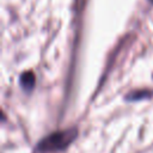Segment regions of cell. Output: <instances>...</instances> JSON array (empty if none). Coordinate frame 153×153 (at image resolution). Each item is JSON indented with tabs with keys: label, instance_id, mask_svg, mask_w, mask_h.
I'll use <instances>...</instances> for the list:
<instances>
[{
	"label": "cell",
	"instance_id": "1",
	"mask_svg": "<svg viewBox=\"0 0 153 153\" xmlns=\"http://www.w3.org/2000/svg\"><path fill=\"white\" fill-rule=\"evenodd\" d=\"M78 131L75 129H68V130H61L55 131L47 137H44L37 146V149L41 152H54V151H61L66 148L76 136Z\"/></svg>",
	"mask_w": 153,
	"mask_h": 153
},
{
	"label": "cell",
	"instance_id": "2",
	"mask_svg": "<svg viewBox=\"0 0 153 153\" xmlns=\"http://www.w3.org/2000/svg\"><path fill=\"white\" fill-rule=\"evenodd\" d=\"M20 82H22V86L25 88V90H31L35 85V75L33 73L31 72H26L22 75L20 78Z\"/></svg>",
	"mask_w": 153,
	"mask_h": 153
},
{
	"label": "cell",
	"instance_id": "3",
	"mask_svg": "<svg viewBox=\"0 0 153 153\" xmlns=\"http://www.w3.org/2000/svg\"><path fill=\"white\" fill-rule=\"evenodd\" d=\"M149 1H152V2H153V0H149Z\"/></svg>",
	"mask_w": 153,
	"mask_h": 153
}]
</instances>
